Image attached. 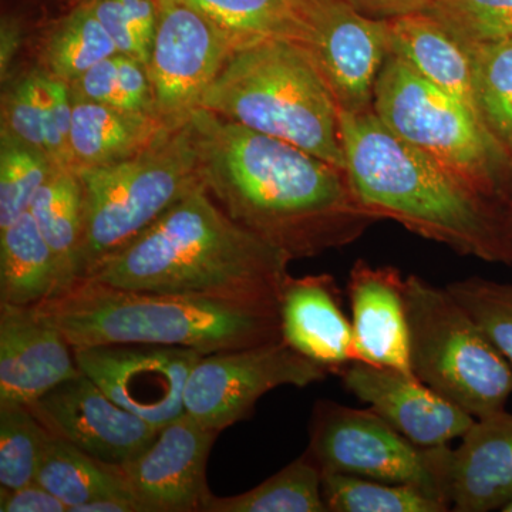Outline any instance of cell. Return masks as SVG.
Instances as JSON below:
<instances>
[{
	"instance_id": "obj_1",
	"label": "cell",
	"mask_w": 512,
	"mask_h": 512,
	"mask_svg": "<svg viewBox=\"0 0 512 512\" xmlns=\"http://www.w3.org/2000/svg\"><path fill=\"white\" fill-rule=\"evenodd\" d=\"M188 123L212 200L292 259L352 244L376 222L342 168L208 110Z\"/></svg>"
},
{
	"instance_id": "obj_2",
	"label": "cell",
	"mask_w": 512,
	"mask_h": 512,
	"mask_svg": "<svg viewBox=\"0 0 512 512\" xmlns=\"http://www.w3.org/2000/svg\"><path fill=\"white\" fill-rule=\"evenodd\" d=\"M291 261L232 221L202 185L83 279L279 312Z\"/></svg>"
},
{
	"instance_id": "obj_3",
	"label": "cell",
	"mask_w": 512,
	"mask_h": 512,
	"mask_svg": "<svg viewBox=\"0 0 512 512\" xmlns=\"http://www.w3.org/2000/svg\"><path fill=\"white\" fill-rule=\"evenodd\" d=\"M346 174L365 210L379 220L447 245L461 255L512 264L505 204L392 133L373 110H339Z\"/></svg>"
},
{
	"instance_id": "obj_4",
	"label": "cell",
	"mask_w": 512,
	"mask_h": 512,
	"mask_svg": "<svg viewBox=\"0 0 512 512\" xmlns=\"http://www.w3.org/2000/svg\"><path fill=\"white\" fill-rule=\"evenodd\" d=\"M33 308L73 349L146 343L211 355L282 340L279 312L272 309L130 291L92 279Z\"/></svg>"
},
{
	"instance_id": "obj_5",
	"label": "cell",
	"mask_w": 512,
	"mask_h": 512,
	"mask_svg": "<svg viewBox=\"0 0 512 512\" xmlns=\"http://www.w3.org/2000/svg\"><path fill=\"white\" fill-rule=\"evenodd\" d=\"M201 109L346 171L338 103L298 42L272 39L238 47L208 87Z\"/></svg>"
},
{
	"instance_id": "obj_6",
	"label": "cell",
	"mask_w": 512,
	"mask_h": 512,
	"mask_svg": "<svg viewBox=\"0 0 512 512\" xmlns=\"http://www.w3.org/2000/svg\"><path fill=\"white\" fill-rule=\"evenodd\" d=\"M74 171L83 197L79 281L204 185L190 123L137 156Z\"/></svg>"
},
{
	"instance_id": "obj_7",
	"label": "cell",
	"mask_w": 512,
	"mask_h": 512,
	"mask_svg": "<svg viewBox=\"0 0 512 512\" xmlns=\"http://www.w3.org/2000/svg\"><path fill=\"white\" fill-rule=\"evenodd\" d=\"M373 111L396 136L487 197L507 204L512 161L466 101L390 55L376 82Z\"/></svg>"
},
{
	"instance_id": "obj_8",
	"label": "cell",
	"mask_w": 512,
	"mask_h": 512,
	"mask_svg": "<svg viewBox=\"0 0 512 512\" xmlns=\"http://www.w3.org/2000/svg\"><path fill=\"white\" fill-rule=\"evenodd\" d=\"M414 376L474 419L503 412L512 367L447 289L406 278Z\"/></svg>"
},
{
	"instance_id": "obj_9",
	"label": "cell",
	"mask_w": 512,
	"mask_h": 512,
	"mask_svg": "<svg viewBox=\"0 0 512 512\" xmlns=\"http://www.w3.org/2000/svg\"><path fill=\"white\" fill-rule=\"evenodd\" d=\"M306 453L322 473L417 485L450 505V448L417 446L372 409L319 400Z\"/></svg>"
},
{
	"instance_id": "obj_10",
	"label": "cell",
	"mask_w": 512,
	"mask_h": 512,
	"mask_svg": "<svg viewBox=\"0 0 512 512\" xmlns=\"http://www.w3.org/2000/svg\"><path fill=\"white\" fill-rule=\"evenodd\" d=\"M328 375V370L299 355L284 340L211 353L198 360L188 377L185 413L221 433L248 419L258 400L276 387H306Z\"/></svg>"
},
{
	"instance_id": "obj_11",
	"label": "cell",
	"mask_w": 512,
	"mask_h": 512,
	"mask_svg": "<svg viewBox=\"0 0 512 512\" xmlns=\"http://www.w3.org/2000/svg\"><path fill=\"white\" fill-rule=\"evenodd\" d=\"M160 15L147 69L158 117L177 130L201 109L234 43L183 0H158Z\"/></svg>"
},
{
	"instance_id": "obj_12",
	"label": "cell",
	"mask_w": 512,
	"mask_h": 512,
	"mask_svg": "<svg viewBox=\"0 0 512 512\" xmlns=\"http://www.w3.org/2000/svg\"><path fill=\"white\" fill-rule=\"evenodd\" d=\"M201 352L146 343L74 349L77 366L111 400L151 426L185 413L184 393Z\"/></svg>"
},
{
	"instance_id": "obj_13",
	"label": "cell",
	"mask_w": 512,
	"mask_h": 512,
	"mask_svg": "<svg viewBox=\"0 0 512 512\" xmlns=\"http://www.w3.org/2000/svg\"><path fill=\"white\" fill-rule=\"evenodd\" d=\"M299 45L312 57L339 110H373L377 79L392 55L389 20L367 18L345 0H315L308 35Z\"/></svg>"
},
{
	"instance_id": "obj_14",
	"label": "cell",
	"mask_w": 512,
	"mask_h": 512,
	"mask_svg": "<svg viewBox=\"0 0 512 512\" xmlns=\"http://www.w3.org/2000/svg\"><path fill=\"white\" fill-rule=\"evenodd\" d=\"M29 407L53 437L117 466L146 450L161 430L123 409L84 373Z\"/></svg>"
},
{
	"instance_id": "obj_15",
	"label": "cell",
	"mask_w": 512,
	"mask_h": 512,
	"mask_svg": "<svg viewBox=\"0 0 512 512\" xmlns=\"http://www.w3.org/2000/svg\"><path fill=\"white\" fill-rule=\"evenodd\" d=\"M218 434L184 413L165 424L146 450L121 466L141 512L202 511L211 494L207 463Z\"/></svg>"
},
{
	"instance_id": "obj_16",
	"label": "cell",
	"mask_w": 512,
	"mask_h": 512,
	"mask_svg": "<svg viewBox=\"0 0 512 512\" xmlns=\"http://www.w3.org/2000/svg\"><path fill=\"white\" fill-rule=\"evenodd\" d=\"M343 386L420 447L447 446L476 421L414 375L355 360L338 373Z\"/></svg>"
},
{
	"instance_id": "obj_17",
	"label": "cell",
	"mask_w": 512,
	"mask_h": 512,
	"mask_svg": "<svg viewBox=\"0 0 512 512\" xmlns=\"http://www.w3.org/2000/svg\"><path fill=\"white\" fill-rule=\"evenodd\" d=\"M74 349L33 306L0 303V403H35L82 375Z\"/></svg>"
},
{
	"instance_id": "obj_18",
	"label": "cell",
	"mask_w": 512,
	"mask_h": 512,
	"mask_svg": "<svg viewBox=\"0 0 512 512\" xmlns=\"http://www.w3.org/2000/svg\"><path fill=\"white\" fill-rule=\"evenodd\" d=\"M348 296L356 360L414 375L402 272L359 259L349 274Z\"/></svg>"
},
{
	"instance_id": "obj_19",
	"label": "cell",
	"mask_w": 512,
	"mask_h": 512,
	"mask_svg": "<svg viewBox=\"0 0 512 512\" xmlns=\"http://www.w3.org/2000/svg\"><path fill=\"white\" fill-rule=\"evenodd\" d=\"M279 323L286 345L329 373L338 375L356 360L352 322L332 275L291 276L279 301Z\"/></svg>"
},
{
	"instance_id": "obj_20",
	"label": "cell",
	"mask_w": 512,
	"mask_h": 512,
	"mask_svg": "<svg viewBox=\"0 0 512 512\" xmlns=\"http://www.w3.org/2000/svg\"><path fill=\"white\" fill-rule=\"evenodd\" d=\"M461 439L448 467L451 511H503L512 501V414L476 419Z\"/></svg>"
},
{
	"instance_id": "obj_21",
	"label": "cell",
	"mask_w": 512,
	"mask_h": 512,
	"mask_svg": "<svg viewBox=\"0 0 512 512\" xmlns=\"http://www.w3.org/2000/svg\"><path fill=\"white\" fill-rule=\"evenodd\" d=\"M72 170L120 163L154 146L173 128L157 116L72 97Z\"/></svg>"
},
{
	"instance_id": "obj_22",
	"label": "cell",
	"mask_w": 512,
	"mask_h": 512,
	"mask_svg": "<svg viewBox=\"0 0 512 512\" xmlns=\"http://www.w3.org/2000/svg\"><path fill=\"white\" fill-rule=\"evenodd\" d=\"M389 22L392 55L477 111L473 60L467 43L424 12Z\"/></svg>"
},
{
	"instance_id": "obj_23",
	"label": "cell",
	"mask_w": 512,
	"mask_h": 512,
	"mask_svg": "<svg viewBox=\"0 0 512 512\" xmlns=\"http://www.w3.org/2000/svg\"><path fill=\"white\" fill-rule=\"evenodd\" d=\"M59 291L55 255L32 212L0 229V303L37 306Z\"/></svg>"
},
{
	"instance_id": "obj_24",
	"label": "cell",
	"mask_w": 512,
	"mask_h": 512,
	"mask_svg": "<svg viewBox=\"0 0 512 512\" xmlns=\"http://www.w3.org/2000/svg\"><path fill=\"white\" fill-rule=\"evenodd\" d=\"M238 47L284 39L302 43L315 0H183Z\"/></svg>"
},
{
	"instance_id": "obj_25",
	"label": "cell",
	"mask_w": 512,
	"mask_h": 512,
	"mask_svg": "<svg viewBox=\"0 0 512 512\" xmlns=\"http://www.w3.org/2000/svg\"><path fill=\"white\" fill-rule=\"evenodd\" d=\"M36 483L62 500L69 512L100 498H123L136 503L123 467L90 456L52 434L37 470Z\"/></svg>"
},
{
	"instance_id": "obj_26",
	"label": "cell",
	"mask_w": 512,
	"mask_h": 512,
	"mask_svg": "<svg viewBox=\"0 0 512 512\" xmlns=\"http://www.w3.org/2000/svg\"><path fill=\"white\" fill-rule=\"evenodd\" d=\"M29 211L55 255L59 271L56 295H59L80 278L83 197L76 171L70 168L57 171L37 192Z\"/></svg>"
},
{
	"instance_id": "obj_27",
	"label": "cell",
	"mask_w": 512,
	"mask_h": 512,
	"mask_svg": "<svg viewBox=\"0 0 512 512\" xmlns=\"http://www.w3.org/2000/svg\"><path fill=\"white\" fill-rule=\"evenodd\" d=\"M119 53L86 0L46 30L39 47V69L70 86L101 60Z\"/></svg>"
},
{
	"instance_id": "obj_28",
	"label": "cell",
	"mask_w": 512,
	"mask_h": 512,
	"mask_svg": "<svg viewBox=\"0 0 512 512\" xmlns=\"http://www.w3.org/2000/svg\"><path fill=\"white\" fill-rule=\"evenodd\" d=\"M323 473L308 453L247 493L210 494L201 512H328L322 495Z\"/></svg>"
},
{
	"instance_id": "obj_29",
	"label": "cell",
	"mask_w": 512,
	"mask_h": 512,
	"mask_svg": "<svg viewBox=\"0 0 512 512\" xmlns=\"http://www.w3.org/2000/svg\"><path fill=\"white\" fill-rule=\"evenodd\" d=\"M467 46L473 60L478 116L512 161V39Z\"/></svg>"
},
{
	"instance_id": "obj_30",
	"label": "cell",
	"mask_w": 512,
	"mask_h": 512,
	"mask_svg": "<svg viewBox=\"0 0 512 512\" xmlns=\"http://www.w3.org/2000/svg\"><path fill=\"white\" fill-rule=\"evenodd\" d=\"M322 495L330 512H446L450 505L412 484H392L323 473Z\"/></svg>"
},
{
	"instance_id": "obj_31",
	"label": "cell",
	"mask_w": 512,
	"mask_h": 512,
	"mask_svg": "<svg viewBox=\"0 0 512 512\" xmlns=\"http://www.w3.org/2000/svg\"><path fill=\"white\" fill-rule=\"evenodd\" d=\"M69 87L74 99L158 117L150 74L136 57L124 53L107 57Z\"/></svg>"
},
{
	"instance_id": "obj_32",
	"label": "cell",
	"mask_w": 512,
	"mask_h": 512,
	"mask_svg": "<svg viewBox=\"0 0 512 512\" xmlns=\"http://www.w3.org/2000/svg\"><path fill=\"white\" fill-rule=\"evenodd\" d=\"M49 439L29 406L0 403V487L35 483Z\"/></svg>"
},
{
	"instance_id": "obj_33",
	"label": "cell",
	"mask_w": 512,
	"mask_h": 512,
	"mask_svg": "<svg viewBox=\"0 0 512 512\" xmlns=\"http://www.w3.org/2000/svg\"><path fill=\"white\" fill-rule=\"evenodd\" d=\"M59 170L46 154L0 131V229L28 212L37 192Z\"/></svg>"
},
{
	"instance_id": "obj_34",
	"label": "cell",
	"mask_w": 512,
	"mask_h": 512,
	"mask_svg": "<svg viewBox=\"0 0 512 512\" xmlns=\"http://www.w3.org/2000/svg\"><path fill=\"white\" fill-rule=\"evenodd\" d=\"M446 289L512 367V285L468 278Z\"/></svg>"
},
{
	"instance_id": "obj_35",
	"label": "cell",
	"mask_w": 512,
	"mask_h": 512,
	"mask_svg": "<svg viewBox=\"0 0 512 512\" xmlns=\"http://www.w3.org/2000/svg\"><path fill=\"white\" fill-rule=\"evenodd\" d=\"M424 13L464 43L512 39V0H433Z\"/></svg>"
},
{
	"instance_id": "obj_36",
	"label": "cell",
	"mask_w": 512,
	"mask_h": 512,
	"mask_svg": "<svg viewBox=\"0 0 512 512\" xmlns=\"http://www.w3.org/2000/svg\"><path fill=\"white\" fill-rule=\"evenodd\" d=\"M119 53L150 59L158 25V0H86Z\"/></svg>"
},
{
	"instance_id": "obj_37",
	"label": "cell",
	"mask_w": 512,
	"mask_h": 512,
	"mask_svg": "<svg viewBox=\"0 0 512 512\" xmlns=\"http://www.w3.org/2000/svg\"><path fill=\"white\" fill-rule=\"evenodd\" d=\"M2 133L18 138L26 146L46 154L45 127L39 97V69L10 77L3 83ZM49 157V156H47ZM53 163V161H52Z\"/></svg>"
},
{
	"instance_id": "obj_38",
	"label": "cell",
	"mask_w": 512,
	"mask_h": 512,
	"mask_svg": "<svg viewBox=\"0 0 512 512\" xmlns=\"http://www.w3.org/2000/svg\"><path fill=\"white\" fill-rule=\"evenodd\" d=\"M39 97L45 127L47 156L59 168L72 170L70 131L73 104L70 87L39 69Z\"/></svg>"
},
{
	"instance_id": "obj_39",
	"label": "cell",
	"mask_w": 512,
	"mask_h": 512,
	"mask_svg": "<svg viewBox=\"0 0 512 512\" xmlns=\"http://www.w3.org/2000/svg\"><path fill=\"white\" fill-rule=\"evenodd\" d=\"M2 512H69L62 500L35 483L20 488L0 487Z\"/></svg>"
},
{
	"instance_id": "obj_40",
	"label": "cell",
	"mask_w": 512,
	"mask_h": 512,
	"mask_svg": "<svg viewBox=\"0 0 512 512\" xmlns=\"http://www.w3.org/2000/svg\"><path fill=\"white\" fill-rule=\"evenodd\" d=\"M367 18L392 20L424 12L433 0H345Z\"/></svg>"
},
{
	"instance_id": "obj_41",
	"label": "cell",
	"mask_w": 512,
	"mask_h": 512,
	"mask_svg": "<svg viewBox=\"0 0 512 512\" xmlns=\"http://www.w3.org/2000/svg\"><path fill=\"white\" fill-rule=\"evenodd\" d=\"M23 42V26L15 15H3L0 22V77L2 83L10 79V69Z\"/></svg>"
},
{
	"instance_id": "obj_42",
	"label": "cell",
	"mask_w": 512,
	"mask_h": 512,
	"mask_svg": "<svg viewBox=\"0 0 512 512\" xmlns=\"http://www.w3.org/2000/svg\"><path fill=\"white\" fill-rule=\"evenodd\" d=\"M73 512H140V508L133 501L123 498H100L74 508Z\"/></svg>"
},
{
	"instance_id": "obj_43",
	"label": "cell",
	"mask_w": 512,
	"mask_h": 512,
	"mask_svg": "<svg viewBox=\"0 0 512 512\" xmlns=\"http://www.w3.org/2000/svg\"><path fill=\"white\" fill-rule=\"evenodd\" d=\"M503 511L504 512H512V501L510 504L505 505V507L503 508Z\"/></svg>"
}]
</instances>
